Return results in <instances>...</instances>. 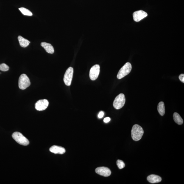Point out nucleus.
Instances as JSON below:
<instances>
[{
	"instance_id": "3",
	"label": "nucleus",
	"mask_w": 184,
	"mask_h": 184,
	"mask_svg": "<svg viewBox=\"0 0 184 184\" xmlns=\"http://www.w3.org/2000/svg\"><path fill=\"white\" fill-rule=\"evenodd\" d=\"M132 65L130 62H127L119 70L117 75V78L121 79L129 74L132 70Z\"/></svg>"
},
{
	"instance_id": "10",
	"label": "nucleus",
	"mask_w": 184,
	"mask_h": 184,
	"mask_svg": "<svg viewBox=\"0 0 184 184\" xmlns=\"http://www.w3.org/2000/svg\"><path fill=\"white\" fill-rule=\"evenodd\" d=\"M147 16L148 14L146 12L142 10L135 11L133 13L134 20L137 22H139Z\"/></svg>"
},
{
	"instance_id": "12",
	"label": "nucleus",
	"mask_w": 184,
	"mask_h": 184,
	"mask_svg": "<svg viewBox=\"0 0 184 184\" xmlns=\"http://www.w3.org/2000/svg\"><path fill=\"white\" fill-rule=\"evenodd\" d=\"M147 180L150 183H154L161 182L162 178L160 176L155 175H151L147 177Z\"/></svg>"
},
{
	"instance_id": "6",
	"label": "nucleus",
	"mask_w": 184,
	"mask_h": 184,
	"mask_svg": "<svg viewBox=\"0 0 184 184\" xmlns=\"http://www.w3.org/2000/svg\"><path fill=\"white\" fill-rule=\"evenodd\" d=\"M73 69L70 67L67 69L64 75V81L66 85L67 86L71 85L73 74Z\"/></svg>"
},
{
	"instance_id": "7",
	"label": "nucleus",
	"mask_w": 184,
	"mask_h": 184,
	"mask_svg": "<svg viewBox=\"0 0 184 184\" xmlns=\"http://www.w3.org/2000/svg\"><path fill=\"white\" fill-rule=\"evenodd\" d=\"M100 71V67L98 65H96L91 67L89 72V77L92 81L95 80L99 76Z\"/></svg>"
},
{
	"instance_id": "20",
	"label": "nucleus",
	"mask_w": 184,
	"mask_h": 184,
	"mask_svg": "<svg viewBox=\"0 0 184 184\" xmlns=\"http://www.w3.org/2000/svg\"><path fill=\"white\" fill-rule=\"evenodd\" d=\"M179 78L181 82H182L183 83H184V74H181L179 76Z\"/></svg>"
},
{
	"instance_id": "18",
	"label": "nucleus",
	"mask_w": 184,
	"mask_h": 184,
	"mask_svg": "<svg viewBox=\"0 0 184 184\" xmlns=\"http://www.w3.org/2000/svg\"><path fill=\"white\" fill-rule=\"evenodd\" d=\"M9 67L6 64H2L0 65V70L2 71H8Z\"/></svg>"
},
{
	"instance_id": "1",
	"label": "nucleus",
	"mask_w": 184,
	"mask_h": 184,
	"mask_svg": "<svg viewBox=\"0 0 184 184\" xmlns=\"http://www.w3.org/2000/svg\"><path fill=\"white\" fill-rule=\"evenodd\" d=\"M144 133V130L141 126L138 125H134L131 131L132 139L134 141H139L141 139Z\"/></svg>"
},
{
	"instance_id": "11",
	"label": "nucleus",
	"mask_w": 184,
	"mask_h": 184,
	"mask_svg": "<svg viewBox=\"0 0 184 184\" xmlns=\"http://www.w3.org/2000/svg\"><path fill=\"white\" fill-rule=\"evenodd\" d=\"M50 151L52 153L55 154H63L66 152V150L64 148L54 145L51 147Z\"/></svg>"
},
{
	"instance_id": "15",
	"label": "nucleus",
	"mask_w": 184,
	"mask_h": 184,
	"mask_svg": "<svg viewBox=\"0 0 184 184\" xmlns=\"http://www.w3.org/2000/svg\"><path fill=\"white\" fill-rule=\"evenodd\" d=\"M173 118L175 122L178 125H181L183 124V120L178 113L176 112L174 113Z\"/></svg>"
},
{
	"instance_id": "16",
	"label": "nucleus",
	"mask_w": 184,
	"mask_h": 184,
	"mask_svg": "<svg viewBox=\"0 0 184 184\" xmlns=\"http://www.w3.org/2000/svg\"><path fill=\"white\" fill-rule=\"evenodd\" d=\"M158 111L160 115L163 116L165 114V108L164 103L163 102H160L158 105Z\"/></svg>"
},
{
	"instance_id": "19",
	"label": "nucleus",
	"mask_w": 184,
	"mask_h": 184,
	"mask_svg": "<svg viewBox=\"0 0 184 184\" xmlns=\"http://www.w3.org/2000/svg\"><path fill=\"white\" fill-rule=\"evenodd\" d=\"M117 165L119 168L122 169L124 168L125 166V165L124 162L119 160H118L117 161Z\"/></svg>"
},
{
	"instance_id": "17",
	"label": "nucleus",
	"mask_w": 184,
	"mask_h": 184,
	"mask_svg": "<svg viewBox=\"0 0 184 184\" xmlns=\"http://www.w3.org/2000/svg\"><path fill=\"white\" fill-rule=\"evenodd\" d=\"M19 10L24 15L30 16H33V13H31L30 11L29 10L25 8L21 7V8H19Z\"/></svg>"
},
{
	"instance_id": "8",
	"label": "nucleus",
	"mask_w": 184,
	"mask_h": 184,
	"mask_svg": "<svg viewBox=\"0 0 184 184\" xmlns=\"http://www.w3.org/2000/svg\"><path fill=\"white\" fill-rule=\"evenodd\" d=\"M49 105V102L46 99L40 100L37 102L35 104V108L39 111L45 110Z\"/></svg>"
},
{
	"instance_id": "13",
	"label": "nucleus",
	"mask_w": 184,
	"mask_h": 184,
	"mask_svg": "<svg viewBox=\"0 0 184 184\" xmlns=\"http://www.w3.org/2000/svg\"><path fill=\"white\" fill-rule=\"evenodd\" d=\"M41 45L45 48L46 51L47 53L51 54L54 53V48L50 43L43 42L41 43Z\"/></svg>"
},
{
	"instance_id": "5",
	"label": "nucleus",
	"mask_w": 184,
	"mask_h": 184,
	"mask_svg": "<svg viewBox=\"0 0 184 184\" xmlns=\"http://www.w3.org/2000/svg\"><path fill=\"white\" fill-rule=\"evenodd\" d=\"M30 85V79L25 74H22L19 77V88L22 90L28 88Z\"/></svg>"
},
{
	"instance_id": "22",
	"label": "nucleus",
	"mask_w": 184,
	"mask_h": 184,
	"mask_svg": "<svg viewBox=\"0 0 184 184\" xmlns=\"http://www.w3.org/2000/svg\"><path fill=\"white\" fill-rule=\"evenodd\" d=\"M111 120V118L110 117H107L104 119V122L105 123H108L110 122Z\"/></svg>"
},
{
	"instance_id": "14",
	"label": "nucleus",
	"mask_w": 184,
	"mask_h": 184,
	"mask_svg": "<svg viewBox=\"0 0 184 184\" xmlns=\"http://www.w3.org/2000/svg\"><path fill=\"white\" fill-rule=\"evenodd\" d=\"M18 39L19 43L21 47H27L30 44V42L27 39L22 37L21 36H19L18 37Z\"/></svg>"
},
{
	"instance_id": "2",
	"label": "nucleus",
	"mask_w": 184,
	"mask_h": 184,
	"mask_svg": "<svg viewBox=\"0 0 184 184\" xmlns=\"http://www.w3.org/2000/svg\"><path fill=\"white\" fill-rule=\"evenodd\" d=\"M12 137L20 145L26 146L30 144L28 139L20 132H14L12 135Z\"/></svg>"
},
{
	"instance_id": "21",
	"label": "nucleus",
	"mask_w": 184,
	"mask_h": 184,
	"mask_svg": "<svg viewBox=\"0 0 184 184\" xmlns=\"http://www.w3.org/2000/svg\"><path fill=\"white\" fill-rule=\"evenodd\" d=\"M104 113L103 112V111H101L100 113H99V114L98 115V117L99 118H102L104 116Z\"/></svg>"
},
{
	"instance_id": "4",
	"label": "nucleus",
	"mask_w": 184,
	"mask_h": 184,
	"mask_svg": "<svg viewBox=\"0 0 184 184\" xmlns=\"http://www.w3.org/2000/svg\"><path fill=\"white\" fill-rule=\"evenodd\" d=\"M125 102V98L124 94L120 93L116 97L114 101L113 105L116 109L119 110L124 106Z\"/></svg>"
},
{
	"instance_id": "9",
	"label": "nucleus",
	"mask_w": 184,
	"mask_h": 184,
	"mask_svg": "<svg viewBox=\"0 0 184 184\" xmlns=\"http://www.w3.org/2000/svg\"><path fill=\"white\" fill-rule=\"evenodd\" d=\"M95 171L99 175L105 177L109 176L111 174L110 169L105 167H99L96 169Z\"/></svg>"
}]
</instances>
